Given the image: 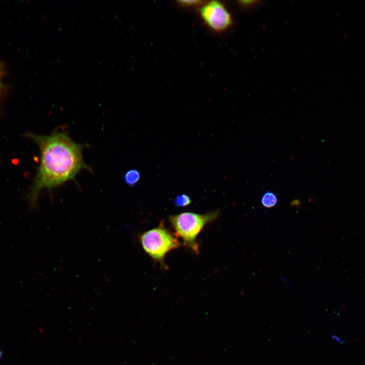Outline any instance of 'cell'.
I'll use <instances>...</instances> for the list:
<instances>
[{"label": "cell", "mask_w": 365, "mask_h": 365, "mask_svg": "<svg viewBox=\"0 0 365 365\" xmlns=\"http://www.w3.org/2000/svg\"><path fill=\"white\" fill-rule=\"evenodd\" d=\"M205 2L202 1H180L178 2L179 5L185 7H197L203 6Z\"/></svg>", "instance_id": "ba28073f"}, {"label": "cell", "mask_w": 365, "mask_h": 365, "mask_svg": "<svg viewBox=\"0 0 365 365\" xmlns=\"http://www.w3.org/2000/svg\"><path fill=\"white\" fill-rule=\"evenodd\" d=\"M191 202L190 197L186 194L177 195L174 200V203L177 207H186L190 205Z\"/></svg>", "instance_id": "52a82bcc"}, {"label": "cell", "mask_w": 365, "mask_h": 365, "mask_svg": "<svg viewBox=\"0 0 365 365\" xmlns=\"http://www.w3.org/2000/svg\"><path fill=\"white\" fill-rule=\"evenodd\" d=\"M219 214L218 210L205 214L185 212L170 215L169 221L176 236L181 238L185 245L198 255V235L207 224L216 219Z\"/></svg>", "instance_id": "7a4b0ae2"}, {"label": "cell", "mask_w": 365, "mask_h": 365, "mask_svg": "<svg viewBox=\"0 0 365 365\" xmlns=\"http://www.w3.org/2000/svg\"><path fill=\"white\" fill-rule=\"evenodd\" d=\"M39 147L40 163L32 185L27 195L30 207H36L43 189L51 192L65 182L74 180L83 169L90 170L85 163L83 146L74 141L63 131L49 135L27 133Z\"/></svg>", "instance_id": "6da1fadb"}, {"label": "cell", "mask_w": 365, "mask_h": 365, "mask_svg": "<svg viewBox=\"0 0 365 365\" xmlns=\"http://www.w3.org/2000/svg\"><path fill=\"white\" fill-rule=\"evenodd\" d=\"M1 69H0V89H1Z\"/></svg>", "instance_id": "8fae6325"}, {"label": "cell", "mask_w": 365, "mask_h": 365, "mask_svg": "<svg viewBox=\"0 0 365 365\" xmlns=\"http://www.w3.org/2000/svg\"><path fill=\"white\" fill-rule=\"evenodd\" d=\"M200 16L204 23L216 32H223L233 24V18L226 7L219 1L204 4L200 10Z\"/></svg>", "instance_id": "277c9868"}, {"label": "cell", "mask_w": 365, "mask_h": 365, "mask_svg": "<svg viewBox=\"0 0 365 365\" xmlns=\"http://www.w3.org/2000/svg\"><path fill=\"white\" fill-rule=\"evenodd\" d=\"M256 2L254 1H242L239 2V3L242 7L247 8L254 6Z\"/></svg>", "instance_id": "9c48e42d"}, {"label": "cell", "mask_w": 365, "mask_h": 365, "mask_svg": "<svg viewBox=\"0 0 365 365\" xmlns=\"http://www.w3.org/2000/svg\"><path fill=\"white\" fill-rule=\"evenodd\" d=\"M3 355V352L2 350H0V360L2 359Z\"/></svg>", "instance_id": "30bf717a"}, {"label": "cell", "mask_w": 365, "mask_h": 365, "mask_svg": "<svg viewBox=\"0 0 365 365\" xmlns=\"http://www.w3.org/2000/svg\"><path fill=\"white\" fill-rule=\"evenodd\" d=\"M141 173L137 169H132L127 171L124 176V181L130 187L136 185L141 178Z\"/></svg>", "instance_id": "8992f818"}, {"label": "cell", "mask_w": 365, "mask_h": 365, "mask_svg": "<svg viewBox=\"0 0 365 365\" xmlns=\"http://www.w3.org/2000/svg\"><path fill=\"white\" fill-rule=\"evenodd\" d=\"M278 201L277 196L274 193L271 191H267L263 194L261 203L264 207L270 208L276 206Z\"/></svg>", "instance_id": "5b68a950"}, {"label": "cell", "mask_w": 365, "mask_h": 365, "mask_svg": "<svg viewBox=\"0 0 365 365\" xmlns=\"http://www.w3.org/2000/svg\"><path fill=\"white\" fill-rule=\"evenodd\" d=\"M139 239L146 253L164 269L168 268L165 263L166 254L181 245L177 237L167 229L163 223L157 228L140 234Z\"/></svg>", "instance_id": "3957f363"}]
</instances>
